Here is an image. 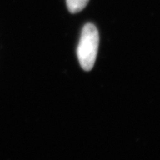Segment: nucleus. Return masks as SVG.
Here are the masks:
<instances>
[{
    "mask_svg": "<svg viewBox=\"0 0 160 160\" xmlns=\"http://www.w3.org/2000/svg\"><path fill=\"white\" fill-rule=\"evenodd\" d=\"M89 0H66V4L70 13H77L85 8Z\"/></svg>",
    "mask_w": 160,
    "mask_h": 160,
    "instance_id": "nucleus-2",
    "label": "nucleus"
},
{
    "mask_svg": "<svg viewBox=\"0 0 160 160\" xmlns=\"http://www.w3.org/2000/svg\"><path fill=\"white\" fill-rule=\"evenodd\" d=\"M99 37L97 27L87 23L82 31L77 47V56L82 69L89 71L93 68L97 59Z\"/></svg>",
    "mask_w": 160,
    "mask_h": 160,
    "instance_id": "nucleus-1",
    "label": "nucleus"
}]
</instances>
